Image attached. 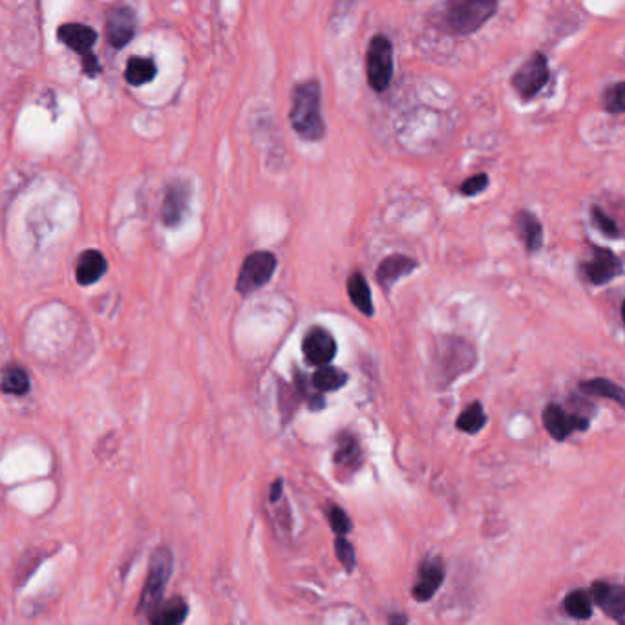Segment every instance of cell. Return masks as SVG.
<instances>
[{
    "instance_id": "cell-34",
    "label": "cell",
    "mask_w": 625,
    "mask_h": 625,
    "mask_svg": "<svg viewBox=\"0 0 625 625\" xmlns=\"http://www.w3.org/2000/svg\"><path fill=\"white\" fill-rule=\"evenodd\" d=\"M280 496H282V481H277L271 488V501L280 499Z\"/></svg>"
},
{
    "instance_id": "cell-19",
    "label": "cell",
    "mask_w": 625,
    "mask_h": 625,
    "mask_svg": "<svg viewBox=\"0 0 625 625\" xmlns=\"http://www.w3.org/2000/svg\"><path fill=\"white\" fill-rule=\"evenodd\" d=\"M189 614V605L184 598H172L159 603L148 616L150 625H182Z\"/></svg>"
},
{
    "instance_id": "cell-1",
    "label": "cell",
    "mask_w": 625,
    "mask_h": 625,
    "mask_svg": "<svg viewBox=\"0 0 625 625\" xmlns=\"http://www.w3.org/2000/svg\"><path fill=\"white\" fill-rule=\"evenodd\" d=\"M478 363L476 347L459 336H440L431 353V377L437 386L449 388Z\"/></svg>"
},
{
    "instance_id": "cell-10",
    "label": "cell",
    "mask_w": 625,
    "mask_h": 625,
    "mask_svg": "<svg viewBox=\"0 0 625 625\" xmlns=\"http://www.w3.org/2000/svg\"><path fill=\"white\" fill-rule=\"evenodd\" d=\"M137 30V19L132 8L128 6H116L109 12L105 23V35L112 48L121 50L125 48L134 37Z\"/></svg>"
},
{
    "instance_id": "cell-16",
    "label": "cell",
    "mask_w": 625,
    "mask_h": 625,
    "mask_svg": "<svg viewBox=\"0 0 625 625\" xmlns=\"http://www.w3.org/2000/svg\"><path fill=\"white\" fill-rule=\"evenodd\" d=\"M109 270V261L101 251L88 249L80 252L75 265V280L79 286H94L99 282Z\"/></svg>"
},
{
    "instance_id": "cell-8",
    "label": "cell",
    "mask_w": 625,
    "mask_h": 625,
    "mask_svg": "<svg viewBox=\"0 0 625 625\" xmlns=\"http://www.w3.org/2000/svg\"><path fill=\"white\" fill-rule=\"evenodd\" d=\"M549 77L551 71L547 57L544 53H534L516 70V73L512 75V86L521 96V99L528 101L544 90V86L549 82Z\"/></svg>"
},
{
    "instance_id": "cell-35",
    "label": "cell",
    "mask_w": 625,
    "mask_h": 625,
    "mask_svg": "<svg viewBox=\"0 0 625 625\" xmlns=\"http://www.w3.org/2000/svg\"><path fill=\"white\" fill-rule=\"evenodd\" d=\"M621 318H623V322H625V300H623V304H621Z\"/></svg>"
},
{
    "instance_id": "cell-4",
    "label": "cell",
    "mask_w": 625,
    "mask_h": 625,
    "mask_svg": "<svg viewBox=\"0 0 625 625\" xmlns=\"http://www.w3.org/2000/svg\"><path fill=\"white\" fill-rule=\"evenodd\" d=\"M174 567L172 553L166 547H157L148 562V573L145 578V585L139 596V603L136 607L137 616H150L152 611L163 601V594L166 589V583L170 580Z\"/></svg>"
},
{
    "instance_id": "cell-13",
    "label": "cell",
    "mask_w": 625,
    "mask_h": 625,
    "mask_svg": "<svg viewBox=\"0 0 625 625\" xmlns=\"http://www.w3.org/2000/svg\"><path fill=\"white\" fill-rule=\"evenodd\" d=\"M302 351L311 366H329L336 355V342L329 331L313 327L302 340Z\"/></svg>"
},
{
    "instance_id": "cell-18",
    "label": "cell",
    "mask_w": 625,
    "mask_h": 625,
    "mask_svg": "<svg viewBox=\"0 0 625 625\" xmlns=\"http://www.w3.org/2000/svg\"><path fill=\"white\" fill-rule=\"evenodd\" d=\"M516 232L521 238L523 245L528 252L540 251L544 245V225L538 220V216L532 214L530 211H519L516 214Z\"/></svg>"
},
{
    "instance_id": "cell-30",
    "label": "cell",
    "mask_w": 625,
    "mask_h": 625,
    "mask_svg": "<svg viewBox=\"0 0 625 625\" xmlns=\"http://www.w3.org/2000/svg\"><path fill=\"white\" fill-rule=\"evenodd\" d=\"M591 216H592V222H594V225L600 229L601 234H605V236H609V238H618V236H620V229H618L616 222H614L611 216H607V214L603 213V209L592 205Z\"/></svg>"
},
{
    "instance_id": "cell-36",
    "label": "cell",
    "mask_w": 625,
    "mask_h": 625,
    "mask_svg": "<svg viewBox=\"0 0 625 625\" xmlns=\"http://www.w3.org/2000/svg\"><path fill=\"white\" fill-rule=\"evenodd\" d=\"M623 625H625V623H623Z\"/></svg>"
},
{
    "instance_id": "cell-11",
    "label": "cell",
    "mask_w": 625,
    "mask_h": 625,
    "mask_svg": "<svg viewBox=\"0 0 625 625\" xmlns=\"http://www.w3.org/2000/svg\"><path fill=\"white\" fill-rule=\"evenodd\" d=\"M444 562L437 556H428L426 560H422L417 567V576H415V583L412 589V594L417 601L424 603L428 600H431L435 596V592L440 589L442 582H444Z\"/></svg>"
},
{
    "instance_id": "cell-32",
    "label": "cell",
    "mask_w": 625,
    "mask_h": 625,
    "mask_svg": "<svg viewBox=\"0 0 625 625\" xmlns=\"http://www.w3.org/2000/svg\"><path fill=\"white\" fill-rule=\"evenodd\" d=\"M488 187V175L487 174H476L461 185V193L465 196H476L483 193Z\"/></svg>"
},
{
    "instance_id": "cell-31",
    "label": "cell",
    "mask_w": 625,
    "mask_h": 625,
    "mask_svg": "<svg viewBox=\"0 0 625 625\" xmlns=\"http://www.w3.org/2000/svg\"><path fill=\"white\" fill-rule=\"evenodd\" d=\"M327 519H329V525L336 535H346L351 530V521H349L347 514L336 505L329 507Z\"/></svg>"
},
{
    "instance_id": "cell-15",
    "label": "cell",
    "mask_w": 625,
    "mask_h": 625,
    "mask_svg": "<svg viewBox=\"0 0 625 625\" xmlns=\"http://www.w3.org/2000/svg\"><path fill=\"white\" fill-rule=\"evenodd\" d=\"M592 601L620 625L625 623V587L611 585L605 582H596L591 587Z\"/></svg>"
},
{
    "instance_id": "cell-17",
    "label": "cell",
    "mask_w": 625,
    "mask_h": 625,
    "mask_svg": "<svg viewBox=\"0 0 625 625\" xmlns=\"http://www.w3.org/2000/svg\"><path fill=\"white\" fill-rule=\"evenodd\" d=\"M415 267H417V261L413 258H410V256H404V254L388 256L379 265L377 282L381 284V288L384 291H390L399 279L408 277L410 273H413Z\"/></svg>"
},
{
    "instance_id": "cell-21",
    "label": "cell",
    "mask_w": 625,
    "mask_h": 625,
    "mask_svg": "<svg viewBox=\"0 0 625 625\" xmlns=\"http://www.w3.org/2000/svg\"><path fill=\"white\" fill-rule=\"evenodd\" d=\"M335 463L346 470L359 469L363 463L361 446L351 433H342L335 452Z\"/></svg>"
},
{
    "instance_id": "cell-33",
    "label": "cell",
    "mask_w": 625,
    "mask_h": 625,
    "mask_svg": "<svg viewBox=\"0 0 625 625\" xmlns=\"http://www.w3.org/2000/svg\"><path fill=\"white\" fill-rule=\"evenodd\" d=\"M388 625H408V618L402 612H392L388 616Z\"/></svg>"
},
{
    "instance_id": "cell-7",
    "label": "cell",
    "mask_w": 625,
    "mask_h": 625,
    "mask_svg": "<svg viewBox=\"0 0 625 625\" xmlns=\"http://www.w3.org/2000/svg\"><path fill=\"white\" fill-rule=\"evenodd\" d=\"M368 82L377 94L386 92L393 79V44L386 35H375L366 53Z\"/></svg>"
},
{
    "instance_id": "cell-27",
    "label": "cell",
    "mask_w": 625,
    "mask_h": 625,
    "mask_svg": "<svg viewBox=\"0 0 625 625\" xmlns=\"http://www.w3.org/2000/svg\"><path fill=\"white\" fill-rule=\"evenodd\" d=\"M485 424H487V415L481 402H472L470 406H467L463 413L459 415V419L456 421L458 430L465 433H478L479 430L485 428Z\"/></svg>"
},
{
    "instance_id": "cell-6",
    "label": "cell",
    "mask_w": 625,
    "mask_h": 625,
    "mask_svg": "<svg viewBox=\"0 0 625 625\" xmlns=\"http://www.w3.org/2000/svg\"><path fill=\"white\" fill-rule=\"evenodd\" d=\"M277 256L270 251L251 252L243 263L236 279V291L241 297H249L254 291L261 289L265 284H270L277 271Z\"/></svg>"
},
{
    "instance_id": "cell-26",
    "label": "cell",
    "mask_w": 625,
    "mask_h": 625,
    "mask_svg": "<svg viewBox=\"0 0 625 625\" xmlns=\"http://www.w3.org/2000/svg\"><path fill=\"white\" fill-rule=\"evenodd\" d=\"M563 607H565V612L574 620H587L592 616V598L589 592L582 589L569 592Z\"/></svg>"
},
{
    "instance_id": "cell-20",
    "label": "cell",
    "mask_w": 625,
    "mask_h": 625,
    "mask_svg": "<svg viewBox=\"0 0 625 625\" xmlns=\"http://www.w3.org/2000/svg\"><path fill=\"white\" fill-rule=\"evenodd\" d=\"M347 295L353 302V306L359 309L363 315L372 317L374 315V302H372V291L370 286L361 271H355L347 279Z\"/></svg>"
},
{
    "instance_id": "cell-3",
    "label": "cell",
    "mask_w": 625,
    "mask_h": 625,
    "mask_svg": "<svg viewBox=\"0 0 625 625\" xmlns=\"http://www.w3.org/2000/svg\"><path fill=\"white\" fill-rule=\"evenodd\" d=\"M289 121L293 130L304 141H320L326 134V125L320 110V84L318 80H306L295 86L291 99Z\"/></svg>"
},
{
    "instance_id": "cell-9",
    "label": "cell",
    "mask_w": 625,
    "mask_h": 625,
    "mask_svg": "<svg viewBox=\"0 0 625 625\" xmlns=\"http://www.w3.org/2000/svg\"><path fill=\"white\" fill-rule=\"evenodd\" d=\"M592 256L583 263V275L592 286H605L623 275L621 260L609 249L591 245Z\"/></svg>"
},
{
    "instance_id": "cell-12",
    "label": "cell",
    "mask_w": 625,
    "mask_h": 625,
    "mask_svg": "<svg viewBox=\"0 0 625 625\" xmlns=\"http://www.w3.org/2000/svg\"><path fill=\"white\" fill-rule=\"evenodd\" d=\"M191 187L185 182H172L163 196L161 222L165 227L180 225L189 211Z\"/></svg>"
},
{
    "instance_id": "cell-23",
    "label": "cell",
    "mask_w": 625,
    "mask_h": 625,
    "mask_svg": "<svg viewBox=\"0 0 625 625\" xmlns=\"http://www.w3.org/2000/svg\"><path fill=\"white\" fill-rule=\"evenodd\" d=\"M157 66L148 57H130L125 68V80L130 86H143L156 79Z\"/></svg>"
},
{
    "instance_id": "cell-25",
    "label": "cell",
    "mask_w": 625,
    "mask_h": 625,
    "mask_svg": "<svg viewBox=\"0 0 625 625\" xmlns=\"http://www.w3.org/2000/svg\"><path fill=\"white\" fill-rule=\"evenodd\" d=\"M315 390L318 392H336L340 388L346 386L347 383V375L346 372L338 370V368H331V366H322L311 379Z\"/></svg>"
},
{
    "instance_id": "cell-14",
    "label": "cell",
    "mask_w": 625,
    "mask_h": 625,
    "mask_svg": "<svg viewBox=\"0 0 625 625\" xmlns=\"http://www.w3.org/2000/svg\"><path fill=\"white\" fill-rule=\"evenodd\" d=\"M544 424L551 437L565 440L574 431H585L589 428V419L583 415H569L560 404H549L544 412Z\"/></svg>"
},
{
    "instance_id": "cell-28",
    "label": "cell",
    "mask_w": 625,
    "mask_h": 625,
    "mask_svg": "<svg viewBox=\"0 0 625 625\" xmlns=\"http://www.w3.org/2000/svg\"><path fill=\"white\" fill-rule=\"evenodd\" d=\"M601 105L605 109V112L618 116V114H625V80L611 84L607 90L603 92L601 98Z\"/></svg>"
},
{
    "instance_id": "cell-2",
    "label": "cell",
    "mask_w": 625,
    "mask_h": 625,
    "mask_svg": "<svg viewBox=\"0 0 625 625\" xmlns=\"http://www.w3.org/2000/svg\"><path fill=\"white\" fill-rule=\"evenodd\" d=\"M497 12V0H444L439 26L450 35L479 32Z\"/></svg>"
},
{
    "instance_id": "cell-24",
    "label": "cell",
    "mask_w": 625,
    "mask_h": 625,
    "mask_svg": "<svg viewBox=\"0 0 625 625\" xmlns=\"http://www.w3.org/2000/svg\"><path fill=\"white\" fill-rule=\"evenodd\" d=\"M30 374L23 366H10L3 372V377H0V392L3 393L23 397L30 393Z\"/></svg>"
},
{
    "instance_id": "cell-5",
    "label": "cell",
    "mask_w": 625,
    "mask_h": 625,
    "mask_svg": "<svg viewBox=\"0 0 625 625\" xmlns=\"http://www.w3.org/2000/svg\"><path fill=\"white\" fill-rule=\"evenodd\" d=\"M57 39L80 57V68L86 77H98L103 68L94 53L98 43V32L80 23H66L57 30Z\"/></svg>"
},
{
    "instance_id": "cell-29",
    "label": "cell",
    "mask_w": 625,
    "mask_h": 625,
    "mask_svg": "<svg viewBox=\"0 0 625 625\" xmlns=\"http://www.w3.org/2000/svg\"><path fill=\"white\" fill-rule=\"evenodd\" d=\"M335 551H336L338 562L344 565V569H346L347 573H351V571L355 569V565H356V556H355L353 545L346 540V535H336Z\"/></svg>"
},
{
    "instance_id": "cell-22",
    "label": "cell",
    "mask_w": 625,
    "mask_h": 625,
    "mask_svg": "<svg viewBox=\"0 0 625 625\" xmlns=\"http://www.w3.org/2000/svg\"><path fill=\"white\" fill-rule=\"evenodd\" d=\"M580 390H582V393L594 395V397H603V399L614 401L618 406L625 408V390L620 384H616V383H612L609 379L598 377V379L583 381V383H580Z\"/></svg>"
}]
</instances>
